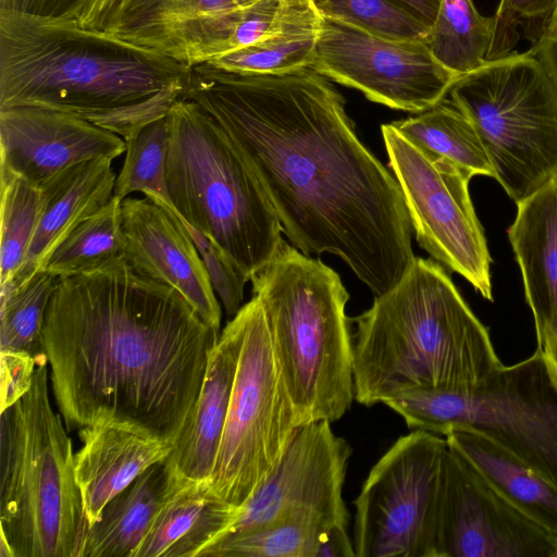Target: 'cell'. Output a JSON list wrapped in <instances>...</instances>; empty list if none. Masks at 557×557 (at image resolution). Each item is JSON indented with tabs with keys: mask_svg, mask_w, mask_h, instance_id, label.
<instances>
[{
	"mask_svg": "<svg viewBox=\"0 0 557 557\" xmlns=\"http://www.w3.org/2000/svg\"><path fill=\"white\" fill-rule=\"evenodd\" d=\"M401 5L420 22H422L430 30L435 21L441 0H394Z\"/></svg>",
	"mask_w": 557,
	"mask_h": 557,
	"instance_id": "42",
	"label": "cell"
},
{
	"mask_svg": "<svg viewBox=\"0 0 557 557\" xmlns=\"http://www.w3.org/2000/svg\"><path fill=\"white\" fill-rule=\"evenodd\" d=\"M1 411L14 405L30 388L37 357L26 352L0 351Z\"/></svg>",
	"mask_w": 557,
	"mask_h": 557,
	"instance_id": "37",
	"label": "cell"
},
{
	"mask_svg": "<svg viewBox=\"0 0 557 557\" xmlns=\"http://www.w3.org/2000/svg\"><path fill=\"white\" fill-rule=\"evenodd\" d=\"M540 354L546 363L554 383L557 385V334L547 349Z\"/></svg>",
	"mask_w": 557,
	"mask_h": 557,
	"instance_id": "43",
	"label": "cell"
},
{
	"mask_svg": "<svg viewBox=\"0 0 557 557\" xmlns=\"http://www.w3.org/2000/svg\"><path fill=\"white\" fill-rule=\"evenodd\" d=\"M47 363L37 356L29 391L1 411L0 557H76L88 527Z\"/></svg>",
	"mask_w": 557,
	"mask_h": 557,
	"instance_id": "6",
	"label": "cell"
},
{
	"mask_svg": "<svg viewBox=\"0 0 557 557\" xmlns=\"http://www.w3.org/2000/svg\"><path fill=\"white\" fill-rule=\"evenodd\" d=\"M186 479L170 455L148 468L87 527L76 557H135L157 515Z\"/></svg>",
	"mask_w": 557,
	"mask_h": 557,
	"instance_id": "22",
	"label": "cell"
},
{
	"mask_svg": "<svg viewBox=\"0 0 557 557\" xmlns=\"http://www.w3.org/2000/svg\"><path fill=\"white\" fill-rule=\"evenodd\" d=\"M384 405L411 430L480 431L557 485V385L536 350L470 389L411 392Z\"/></svg>",
	"mask_w": 557,
	"mask_h": 557,
	"instance_id": "9",
	"label": "cell"
},
{
	"mask_svg": "<svg viewBox=\"0 0 557 557\" xmlns=\"http://www.w3.org/2000/svg\"><path fill=\"white\" fill-rule=\"evenodd\" d=\"M318 14L393 40L426 41L429 28L394 0H311Z\"/></svg>",
	"mask_w": 557,
	"mask_h": 557,
	"instance_id": "34",
	"label": "cell"
},
{
	"mask_svg": "<svg viewBox=\"0 0 557 557\" xmlns=\"http://www.w3.org/2000/svg\"><path fill=\"white\" fill-rule=\"evenodd\" d=\"M552 542H553L552 557H557V533L552 534Z\"/></svg>",
	"mask_w": 557,
	"mask_h": 557,
	"instance_id": "45",
	"label": "cell"
},
{
	"mask_svg": "<svg viewBox=\"0 0 557 557\" xmlns=\"http://www.w3.org/2000/svg\"><path fill=\"white\" fill-rule=\"evenodd\" d=\"M238 512L210 481L186 479L157 515L135 557H199L231 530Z\"/></svg>",
	"mask_w": 557,
	"mask_h": 557,
	"instance_id": "24",
	"label": "cell"
},
{
	"mask_svg": "<svg viewBox=\"0 0 557 557\" xmlns=\"http://www.w3.org/2000/svg\"><path fill=\"white\" fill-rule=\"evenodd\" d=\"M447 449L445 436L412 430L376 461L354 502L356 557H432Z\"/></svg>",
	"mask_w": 557,
	"mask_h": 557,
	"instance_id": "11",
	"label": "cell"
},
{
	"mask_svg": "<svg viewBox=\"0 0 557 557\" xmlns=\"http://www.w3.org/2000/svg\"><path fill=\"white\" fill-rule=\"evenodd\" d=\"M126 143L83 119L37 107L0 108V169L42 188L83 162L114 160Z\"/></svg>",
	"mask_w": 557,
	"mask_h": 557,
	"instance_id": "16",
	"label": "cell"
},
{
	"mask_svg": "<svg viewBox=\"0 0 557 557\" xmlns=\"http://www.w3.org/2000/svg\"><path fill=\"white\" fill-rule=\"evenodd\" d=\"M448 95L475 127L494 178L515 202L557 177V90L530 51L486 61Z\"/></svg>",
	"mask_w": 557,
	"mask_h": 557,
	"instance_id": "8",
	"label": "cell"
},
{
	"mask_svg": "<svg viewBox=\"0 0 557 557\" xmlns=\"http://www.w3.org/2000/svg\"><path fill=\"white\" fill-rule=\"evenodd\" d=\"M355 400L466 391L502 366L487 327L445 269L416 257L400 281L352 319Z\"/></svg>",
	"mask_w": 557,
	"mask_h": 557,
	"instance_id": "4",
	"label": "cell"
},
{
	"mask_svg": "<svg viewBox=\"0 0 557 557\" xmlns=\"http://www.w3.org/2000/svg\"><path fill=\"white\" fill-rule=\"evenodd\" d=\"M311 70L391 109L423 112L443 101L460 77L424 41L377 37L321 16Z\"/></svg>",
	"mask_w": 557,
	"mask_h": 557,
	"instance_id": "13",
	"label": "cell"
},
{
	"mask_svg": "<svg viewBox=\"0 0 557 557\" xmlns=\"http://www.w3.org/2000/svg\"><path fill=\"white\" fill-rule=\"evenodd\" d=\"M552 548L550 532L510 504L448 446L432 557H552Z\"/></svg>",
	"mask_w": 557,
	"mask_h": 557,
	"instance_id": "14",
	"label": "cell"
},
{
	"mask_svg": "<svg viewBox=\"0 0 557 557\" xmlns=\"http://www.w3.org/2000/svg\"><path fill=\"white\" fill-rule=\"evenodd\" d=\"M219 336L126 259L58 278L41 344L66 429L117 424L174 443Z\"/></svg>",
	"mask_w": 557,
	"mask_h": 557,
	"instance_id": "2",
	"label": "cell"
},
{
	"mask_svg": "<svg viewBox=\"0 0 557 557\" xmlns=\"http://www.w3.org/2000/svg\"><path fill=\"white\" fill-rule=\"evenodd\" d=\"M320 23L321 16L311 0H286L280 17L264 38L203 64L244 74H280L309 69Z\"/></svg>",
	"mask_w": 557,
	"mask_h": 557,
	"instance_id": "26",
	"label": "cell"
},
{
	"mask_svg": "<svg viewBox=\"0 0 557 557\" xmlns=\"http://www.w3.org/2000/svg\"><path fill=\"white\" fill-rule=\"evenodd\" d=\"M122 200L113 197L79 223L53 250L42 270L60 278L125 259Z\"/></svg>",
	"mask_w": 557,
	"mask_h": 557,
	"instance_id": "30",
	"label": "cell"
},
{
	"mask_svg": "<svg viewBox=\"0 0 557 557\" xmlns=\"http://www.w3.org/2000/svg\"><path fill=\"white\" fill-rule=\"evenodd\" d=\"M493 32V17L483 16L472 0H441L425 44L441 65L462 76L488 61Z\"/></svg>",
	"mask_w": 557,
	"mask_h": 557,
	"instance_id": "28",
	"label": "cell"
},
{
	"mask_svg": "<svg viewBox=\"0 0 557 557\" xmlns=\"http://www.w3.org/2000/svg\"><path fill=\"white\" fill-rule=\"evenodd\" d=\"M544 34H557V7L549 16V21L545 27Z\"/></svg>",
	"mask_w": 557,
	"mask_h": 557,
	"instance_id": "44",
	"label": "cell"
},
{
	"mask_svg": "<svg viewBox=\"0 0 557 557\" xmlns=\"http://www.w3.org/2000/svg\"><path fill=\"white\" fill-rule=\"evenodd\" d=\"M190 69L76 20L0 10V108L59 111L125 140L185 99Z\"/></svg>",
	"mask_w": 557,
	"mask_h": 557,
	"instance_id": "3",
	"label": "cell"
},
{
	"mask_svg": "<svg viewBox=\"0 0 557 557\" xmlns=\"http://www.w3.org/2000/svg\"><path fill=\"white\" fill-rule=\"evenodd\" d=\"M250 282L298 425L339 420L355 399L349 294L339 275L282 239Z\"/></svg>",
	"mask_w": 557,
	"mask_h": 557,
	"instance_id": "5",
	"label": "cell"
},
{
	"mask_svg": "<svg viewBox=\"0 0 557 557\" xmlns=\"http://www.w3.org/2000/svg\"><path fill=\"white\" fill-rule=\"evenodd\" d=\"M132 0H87L78 18L82 26L113 34Z\"/></svg>",
	"mask_w": 557,
	"mask_h": 557,
	"instance_id": "39",
	"label": "cell"
},
{
	"mask_svg": "<svg viewBox=\"0 0 557 557\" xmlns=\"http://www.w3.org/2000/svg\"><path fill=\"white\" fill-rule=\"evenodd\" d=\"M530 52L540 61L557 90V34H542Z\"/></svg>",
	"mask_w": 557,
	"mask_h": 557,
	"instance_id": "41",
	"label": "cell"
},
{
	"mask_svg": "<svg viewBox=\"0 0 557 557\" xmlns=\"http://www.w3.org/2000/svg\"><path fill=\"white\" fill-rule=\"evenodd\" d=\"M58 277L37 271L18 285L1 287L0 351L42 354V326Z\"/></svg>",
	"mask_w": 557,
	"mask_h": 557,
	"instance_id": "31",
	"label": "cell"
},
{
	"mask_svg": "<svg viewBox=\"0 0 557 557\" xmlns=\"http://www.w3.org/2000/svg\"><path fill=\"white\" fill-rule=\"evenodd\" d=\"M331 424L320 420L298 428L274 470L239 508L226 534L257 530L298 515L348 525L343 487L352 450Z\"/></svg>",
	"mask_w": 557,
	"mask_h": 557,
	"instance_id": "15",
	"label": "cell"
},
{
	"mask_svg": "<svg viewBox=\"0 0 557 557\" xmlns=\"http://www.w3.org/2000/svg\"><path fill=\"white\" fill-rule=\"evenodd\" d=\"M245 330L243 309L212 348L198 398L173 443L170 458L189 480L209 481L221 444Z\"/></svg>",
	"mask_w": 557,
	"mask_h": 557,
	"instance_id": "19",
	"label": "cell"
},
{
	"mask_svg": "<svg viewBox=\"0 0 557 557\" xmlns=\"http://www.w3.org/2000/svg\"><path fill=\"white\" fill-rule=\"evenodd\" d=\"M237 5L240 7V8H244V7H248L252 3H255L256 1L258 0H235Z\"/></svg>",
	"mask_w": 557,
	"mask_h": 557,
	"instance_id": "46",
	"label": "cell"
},
{
	"mask_svg": "<svg viewBox=\"0 0 557 557\" xmlns=\"http://www.w3.org/2000/svg\"><path fill=\"white\" fill-rule=\"evenodd\" d=\"M381 133L418 244L493 301L491 256L470 197L471 178L412 144L393 123L383 124Z\"/></svg>",
	"mask_w": 557,
	"mask_h": 557,
	"instance_id": "12",
	"label": "cell"
},
{
	"mask_svg": "<svg viewBox=\"0 0 557 557\" xmlns=\"http://www.w3.org/2000/svg\"><path fill=\"white\" fill-rule=\"evenodd\" d=\"M445 438L510 504L552 534L557 533V485L480 431L454 429Z\"/></svg>",
	"mask_w": 557,
	"mask_h": 557,
	"instance_id": "25",
	"label": "cell"
},
{
	"mask_svg": "<svg viewBox=\"0 0 557 557\" xmlns=\"http://www.w3.org/2000/svg\"><path fill=\"white\" fill-rule=\"evenodd\" d=\"M356 556L354 543L347 533V527L337 525L330 530L322 542L317 557H352Z\"/></svg>",
	"mask_w": 557,
	"mask_h": 557,
	"instance_id": "40",
	"label": "cell"
},
{
	"mask_svg": "<svg viewBox=\"0 0 557 557\" xmlns=\"http://www.w3.org/2000/svg\"><path fill=\"white\" fill-rule=\"evenodd\" d=\"M87 0H0V10L41 20H77Z\"/></svg>",
	"mask_w": 557,
	"mask_h": 557,
	"instance_id": "38",
	"label": "cell"
},
{
	"mask_svg": "<svg viewBox=\"0 0 557 557\" xmlns=\"http://www.w3.org/2000/svg\"><path fill=\"white\" fill-rule=\"evenodd\" d=\"M557 0H500L493 16L494 32L488 61L509 54L518 40V27L524 21L554 12Z\"/></svg>",
	"mask_w": 557,
	"mask_h": 557,
	"instance_id": "36",
	"label": "cell"
},
{
	"mask_svg": "<svg viewBox=\"0 0 557 557\" xmlns=\"http://www.w3.org/2000/svg\"><path fill=\"white\" fill-rule=\"evenodd\" d=\"M245 330L226 422L210 485L240 508L274 470L297 432L262 305H243Z\"/></svg>",
	"mask_w": 557,
	"mask_h": 557,
	"instance_id": "10",
	"label": "cell"
},
{
	"mask_svg": "<svg viewBox=\"0 0 557 557\" xmlns=\"http://www.w3.org/2000/svg\"><path fill=\"white\" fill-rule=\"evenodd\" d=\"M168 123L166 186L174 210L250 281L283 239L261 182L234 139L197 102L176 101Z\"/></svg>",
	"mask_w": 557,
	"mask_h": 557,
	"instance_id": "7",
	"label": "cell"
},
{
	"mask_svg": "<svg viewBox=\"0 0 557 557\" xmlns=\"http://www.w3.org/2000/svg\"><path fill=\"white\" fill-rule=\"evenodd\" d=\"M125 143L126 156L116 176L114 196L123 200L133 193H141L159 205L173 208L166 186L168 115L147 124Z\"/></svg>",
	"mask_w": 557,
	"mask_h": 557,
	"instance_id": "33",
	"label": "cell"
},
{
	"mask_svg": "<svg viewBox=\"0 0 557 557\" xmlns=\"http://www.w3.org/2000/svg\"><path fill=\"white\" fill-rule=\"evenodd\" d=\"M337 525L342 524L321 516H293L257 530L228 533L199 557H317L327 533Z\"/></svg>",
	"mask_w": 557,
	"mask_h": 557,
	"instance_id": "29",
	"label": "cell"
},
{
	"mask_svg": "<svg viewBox=\"0 0 557 557\" xmlns=\"http://www.w3.org/2000/svg\"><path fill=\"white\" fill-rule=\"evenodd\" d=\"M182 221L199 251L216 297L227 315L233 318L243 307L244 287L248 280L218 244Z\"/></svg>",
	"mask_w": 557,
	"mask_h": 557,
	"instance_id": "35",
	"label": "cell"
},
{
	"mask_svg": "<svg viewBox=\"0 0 557 557\" xmlns=\"http://www.w3.org/2000/svg\"><path fill=\"white\" fill-rule=\"evenodd\" d=\"M111 164L109 159L83 162L42 187L46 205L33 240L21 268L2 286L18 285L42 270L60 243L108 203L114 195L117 176Z\"/></svg>",
	"mask_w": 557,
	"mask_h": 557,
	"instance_id": "23",
	"label": "cell"
},
{
	"mask_svg": "<svg viewBox=\"0 0 557 557\" xmlns=\"http://www.w3.org/2000/svg\"><path fill=\"white\" fill-rule=\"evenodd\" d=\"M78 435L83 446L74 454V472L88 525L110 499L173 449V443L117 424L83 428Z\"/></svg>",
	"mask_w": 557,
	"mask_h": 557,
	"instance_id": "21",
	"label": "cell"
},
{
	"mask_svg": "<svg viewBox=\"0 0 557 557\" xmlns=\"http://www.w3.org/2000/svg\"><path fill=\"white\" fill-rule=\"evenodd\" d=\"M126 261L140 274L166 284L220 331L221 308L203 261L174 208L148 197L122 200Z\"/></svg>",
	"mask_w": 557,
	"mask_h": 557,
	"instance_id": "17",
	"label": "cell"
},
{
	"mask_svg": "<svg viewBox=\"0 0 557 557\" xmlns=\"http://www.w3.org/2000/svg\"><path fill=\"white\" fill-rule=\"evenodd\" d=\"M1 238L0 286L21 268L41 219L46 194L13 173L0 169Z\"/></svg>",
	"mask_w": 557,
	"mask_h": 557,
	"instance_id": "32",
	"label": "cell"
},
{
	"mask_svg": "<svg viewBox=\"0 0 557 557\" xmlns=\"http://www.w3.org/2000/svg\"><path fill=\"white\" fill-rule=\"evenodd\" d=\"M235 0H132L113 35L190 67L232 51Z\"/></svg>",
	"mask_w": 557,
	"mask_h": 557,
	"instance_id": "18",
	"label": "cell"
},
{
	"mask_svg": "<svg viewBox=\"0 0 557 557\" xmlns=\"http://www.w3.org/2000/svg\"><path fill=\"white\" fill-rule=\"evenodd\" d=\"M397 131L419 148L441 157L467 176L494 177V169L471 121L451 102L393 122Z\"/></svg>",
	"mask_w": 557,
	"mask_h": 557,
	"instance_id": "27",
	"label": "cell"
},
{
	"mask_svg": "<svg viewBox=\"0 0 557 557\" xmlns=\"http://www.w3.org/2000/svg\"><path fill=\"white\" fill-rule=\"evenodd\" d=\"M516 205L507 235L543 352L557 334V177Z\"/></svg>",
	"mask_w": 557,
	"mask_h": 557,
	"instance_id": "20",
	"label": "cell"
},
{
	"mask_svg": "<svg viewBox=\"0 0 557 557\" xmlns=\"http://www.w3.org/2000/svg\"><path fill=\"white\" fill-rule=\"evenodd\" d=\"M185 99L239 147L294 247L339 257L375 296L411 267L399 184L363 145L341 94L311 69L280 74L190 69Z\"/></svg>",
	"mask_w": 557,
	"mask_h": 557,
	"instance_id": "1",
	"label": "cell"
}]
</instances>
